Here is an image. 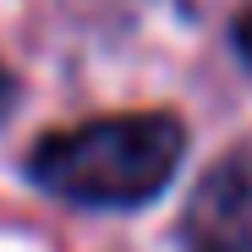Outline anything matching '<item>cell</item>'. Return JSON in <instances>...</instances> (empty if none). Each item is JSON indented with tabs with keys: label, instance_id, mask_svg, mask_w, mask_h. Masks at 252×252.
<instances>
[{
	"label": "cell",
	"instance_id": "obj_4",
	"mask_svg": "<svg viewBox=\"0 0 252 252\" xmlns=\"http://www.w3.org/2000/svg\"><path fill=\"white\" fill-rule=\"evenodd\" d=\"M11 110H17V77H11L6 61H0V126L11 121Z\"/></svg>",
	"mask_w": 252,
	"mask_h": 252
},
{
	"label": "cell",
	"instance_id": "obj_3",
	"mask_svg": "<svg viewBox=\"0 0 252 252\" xmlns=\"http://www.w3.org/2000/svg\"><path fill=\"white\" fill-rule=\"evenodd\" d=\"M230 44H236L241 66L252 71V6H241V17H236V28H230Z\"/></svg>",
	"mask_w": 252,
	"mask_h": 252
},
{
	"label": "cell",
	"instance_id": "obj_2",
	"mask_svg": "<svg viewBox=\"0 0 252 252\" xmlns=\"http://www.w3.org/2000/svg\"><path fill=\"white\" fill-rule=\"evenodd\" d=\"M181 252H252V154L203 170L181 214Z\"/></svg>",
	"mask_w": 252,
	"mask_h": 252
},
{
	"label": "cell",
	"instance_id": "obj_1",
	"mask_svg": "<svg viewBox=\"0 0 252 252\" xmlns=\"http://www.w3.org/2000/svg\"><path fill=\"white\" fill-rule=\"evenodd\" d=\"M187 159V121L170 110H132V115H99L44 132L28 154V181L71 208H143L176 181Z\"/></svg>",
	"mask_w": 252,
	"mask_h": 252
}]
</instances>
